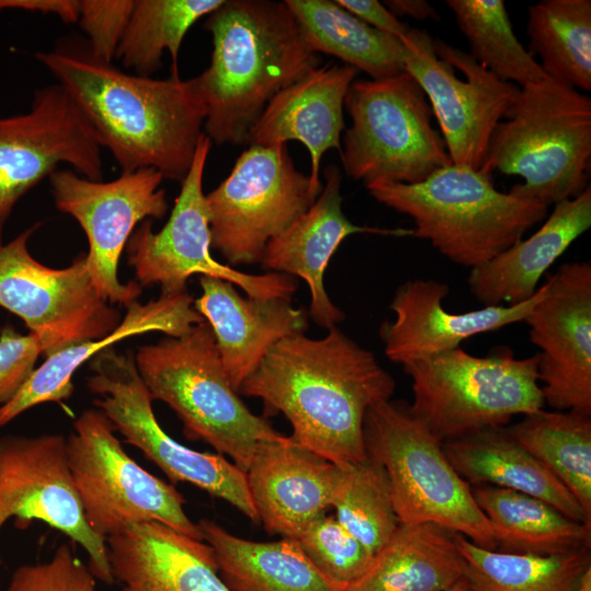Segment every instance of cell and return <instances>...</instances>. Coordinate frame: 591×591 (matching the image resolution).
I'll return each instance as SVG.
<instances>
[{
  "instance_id": "obj_17",
  "label": "cell",
  "mask_w": 591,
  "mask_h": 591,
  "mask_svg": "<svg viewBox=\"0 0 591 591\" xmlns=\"http://www.w3.org/2000/svg\"><path fill=\"white\" fill-rule=\"evenodd\" d=\"M100 138L58 83L34 93L25 114L0 118V245L5 222L21 197L59 163L90 179L103 177Z\"/></svg>"
},
{
  "instance_id": "obj_21",
  "label": "cell",
  "mask_w": 591,
  "mask_h": 591,
  "mask_svg": "<svg viewBox=\"0 0 591 591\" xmlns=\"http://www.w3.org/2000/svg\"><path fill=\"white\" fill-rule=\"evenodd\" d=\"M344 472L291 437L262 442L245 472L258 521L270 534L297 540L332 507Z\"/></svg>"
},
{
  "instance_id": "obj_24",
  "label": "cell",
  "mask_w": 591,
  "mask_h": 591,
  "mask_svg": "<svg viewBox=\"0 0 591 591\" xmlns=\"http://www.w3.org/2000/svg\"><path fill=\"white\" fill-rule=\"evenodd\" d=\"M199 285L201 294L194 306L210 326L237 393L277 343L308 329L305 311L290 300L242 297L233 283L209 276H200Z\"/></svg>"
},
{
  "instance_id": "obj_42",
  "label": "cell",
  "mask_w": 591,
  "mask_h": 591,
  "mask_svg": "<svg viewBox=\"0 0 591 591\" xmlns=\"http://www.w3.org/2000/svg\"><path fill=\"white\" fill-rule=\"evenodd\" d=\"M42 346L33 333L22 335L13 326L0 331V407L9 403L36 369Z\"/></svg>"
},
{
  "instance_id": "obj_41",
  "label": "cell",
  "mask_w": 591,
  "mask_h": 591,
  "mask_svg": "<svg viewBox=\"0 0 591 591\" xmlns=\"http://www.w3.org/2000/svg\"><path fill=\"white\" fill-rule=\"evenodd\" d=\"M135 0H81L79 23L91 53L112 62L129 22Z\"/></svg>"
},
{
  "instance_id": "obj_14",
  "label": "cell",
  "mask_w": 591,
  "mask_h": 591,
  "mask_svg": "<svg viewBox=\"0 0 591 591\" xmlns=\"http://www.w3.org/2000/svg\"><path fill=\"white\" fill-rule=\"evenodd\" d=\"M90 369L88 387L96 395L94 405L126 442L138 448L172 482L193 484L258 521L244 471L219 453L199 452L178 443L161 428L132 355L109 347L92 358Z\"/></svg>"
},
{
  "instance_id": "obj_8",
  "label": "cell",
  "mask_w": 591,
  "mask_h": 591,
  "mask_svg": "<svg viewBox=\"0 0 591 591\" xmlns=\"http://www.w3.org/2000/svg\"><path fill=\"white\" fill-rule=\"evenodd\" d=\"M537 363V354L476 357L460 347L410 361L403 364L414 394L409 412L442 443L502 427L545 405Z\"/></svg>"
},
{
  "instance_id": "obj_15",
  "label": "cell",
  "mask_w": 591,
  "mask_h": 591,
  "mask_svg": "<svg viewBox=\"0 0 591 591\" xmlns=\"http://www.w3.org/2000/svg\"><path fill=\"white\" fill-rule=\"evenodd\" d=\"M35 228L0 245V306L22 318L49 357L107 335L121 317L93 283L84 255L58 269L30 254Z\"/></svg>"
},
{
  "instance_id": "obj_3",
  "label": "cell",
  "mask_w": 591,
  "mask_h": 591,
  "mask_svg": "<svg viewBox=\"0 0 591 591\" xmlns=\"http://www.w3.org/2000/svg\"><path fill=\"white\" fill-rule=\"evenodd\" d=\"M209 66L195 77L206 106L204 134L223 146L247 144L267 104L320 66L285 1L224 0L204 24Z\"/></svg>"
},
{
  "instance_id": "obj_39",
  "label": "cell",
  "mask_w": 591,
  "mask_h": 591,
  "mask_svg": "<svg viewBox=\"0 0 591 591\" xmlns=\"http://www.w3.org/2000/svg\"><path fill=\"white\" fill-rule=\"evenodd\" d=\"M297 542L313 566L343 590L363 575L372 559L367 548L335 517L316 518Z\"/></svg>"
},
{
  "instance_id": "obj_40",
  "label": "cell",
  "mask_w": 591,
  "mask_h": 591,
  "mask_svg": "<svg viewBox=\"0 0 591 591\" xmlns=\"http://www.w3.org/2000/svg\"><path fill=\"white\" fill-rule=\"evenodd\" d=\"M3 591H99L96 578L68 544L40 563L19 566Z\"/></svg>"
},
{
  "instance_id": "obj_30",
  "label": "cell",
  "mask_w": 591,
  "mask_h": 591,
  "mask_svg": "<svg viewBox=\"0 0 591 591\" xmlns=\"http://www.w3.org/2000/svg\"><path fill=\"white\" fill-rule=\"evenodd\" d=\"M198 526L229 591H345L313 566L297 540L250 541L208 519Z\"/></svg>"
},
{
  "instance_id": "obj_12",
  "label": "cell",
  "mask_w": 591,
  "mask_h": 591,
  "mask_svg": "<svg viewBox=\"0 0 591 591\" xmlns=\"http://www.w3.org/2000/svg\"><path fill=\"white\" fill-rule=\"evenodd\" d=\"M212 142L202 134L181 192L164 227L154 232L147 219L134 231L126 250L140 286L159 285L161 294L186 292L195 274L219 278L240 287L255 299L291 300L298 286L294 277L281 273L247 274L215 259L210 253L209 215L202 181Z\"/></svg>"
},
{
  "instance_id": "obj_32",
  "label": "cell",
  "mask_w": 591,
  "mask_h": 591,
  "mask_svg": "<svg viewBox=\"0 0 591 591\" xmlns=\"http://www.w3.org/2000/svg\"><path fill=\"white\" fill-rule=\"evenodd\" d=\"M315 53L339 58L372 80L405 71L401 39L378 31L332 0H283Z\"/></svg>"
},
{
  "instance_id": "obj_35",
  "label": "cell",
  "mask_w": 591,
  "mask_h": 591,
  "mask_svg": "<svg viewBox=\"0 0 591 591\" xmlns=\"http://www.w3.org/2000/svg\"><path fill=\"white\" fill-rule=\"evenodd\" d=\"M529 53L543 71L573 89L591 90V1L543 0L529 7Z\"/></svg>"
},
{
  "instance_id": "obj_28",
  "label": "cell",
  "mask_w": 591,
  "mask_h": 591,
  "mask_svg": "<svg viewBox=\"0 0 591 591\" xmlns=\"http://www.w3.org/2000/svg\"><path fill=\"white\" fill-rule=\"evenodd\" d=\"M442 448L453 468L471 486L491 485L535 497L591 528V521L571 493L518 444L505 426L443 442Z\"/></svg>"
},
{
  "instance_id": "obj_34",
  "label": "cell",
  "mask_w": 591,
  "mask_h": 591,
  "mask_svg": "<svg viewBox=\"0 0 591 591\" xmlns=\"http://www.w3.org/2000/svg\"><path fill=\"white\" fill-rule=\"evenodd\" d=\"M506 429L565 485L591 521V416L542 408Z\"/></svg>"
},
{
  "instance_id": "obj_11",
  "label": "cell",
  "mask_w": 591,
  "mask_h": 591,
  "mask_svg": "<svg viewBox=\"0 0 591 591\" xmlns=\"http://www.w3.org/2000/svg\"><path fill=\"white\" fill-rule=\"evenodd\" d=\"M317 196L309 175L294 166L287 143L248 146L230 174L206 195L211 247L230 267L259 263L268 242Z\"/></svg>"
},
{
  "instance_id": "obj_37",
  "label": "cell",
  "mask_w": 591,
  "mask_h": 591,
  "mask_svg": "<svg viewBox=\"0 0 591 591\" xmlns=\"http://www.w3.org/2000/svg\"><path fill=\"white\" fill-rule=\"evenodd\" d=\"M470 55L502 81L520 88L548 76L513 33L502 0H447Z\"/></svg>"
},
{
  "instance_id": "obj_44",
  "label": "cell",
  "mask_w": 591,
  "mask_h": 591,
  "mask_svg": "<svg viewBox=\"0 0 591 591\" xmlns=\"http://www.w3.org/2000/svg\"><path fill=\"white\" fill-rule=\"evenodd\" d=\"M16 9L31 12L51 13L65 23H77L80 1L77 0H0V11Z\"/></svg>"
},
{
  "instance_id": "obj_38",
  "label": "cell",
  "mask_w": 591,
  "mask_h": 591,
  "mask_svg": "<svg viewBox=\"0 0 591 591\" xmlns=\"http://www.w3.org/2000/svg\"><path fill=\"white\" fill-rule=\"evenodd\" d=\"M332 508L337 521L372 555L390 541L399 525L386 473L367 459L345 468Z\"/></svg>"
},
{
  "instance_id": "obj_25",
  "label": "cell",
  "mask_w": 591,
  "mask_h": 591,
  "mask_svg": "<svg viewBox=\"0 0 591 591\" xmlns=\"http://www.w3.org/2000/svg\"><path fill=\"white\" fill-rule=\"evenodd\" d=\"M106 547L119 591H229L211 546L162 523L130 525Z\"/></svg>"
},
{
  "instance_id": "obj_23",
  "label": "cell",
  "mask_w": 591,
  "mask_h": 591,
  "mask_svg": "<svg viewBox=\"0 0 591 591\" xmlns=\"http://www.w3.org/2000/svg\"><path fill=\"white\" fill-rule=\"evenodd\" d=\"M358 70L348 65L318 66L278 92L252 128L247 144L269 147L298 140L306 147L310 183L320 195L321 160L326 151H341L344 106Z\"/></svg>"
},
{
  "instance_id": "obj_47",
  "label": "cell",
  "mask_w": 591,
  "mask_h": 591,
  "mask_svg": "<svg viewBox=\"0 0 591 591\" xmlns=\"http://www.w3.org/2000/svg\"><path fill=\"white\" fill-rule=\"evenodd\" d=\"M447 591H472V590L468 587L467 582L464 580Z\"/></svg>"
},
{
  "instance_id": "obj_4",
  "label": "cell",
  "mask_w": 591,
  "mask_h": 591,
  "mask_svg": "<svg viewBox=\"0 0 591 591\" xmlns=\"http://www.w3.org/2000/svg\"><path fill=\"white\" fill-rule=\"evenodd\" d=\"M379 202L414 220L415 237L428 240L451 262L475 268L522 240L548 207L501 193L491 176L450 164L416 184L366 185Z\"/></svg>"
},
{
  "instance_id": "obj_2",
  "label": "cell",
  "mask_w": 591,
  "mask_h": 591,
  "mask_svg": "<svg viewBox=\"0 0 591 591\" xmlns=\"http://www.w3.org/2000/svg\"><path fill=\"white\" fill-rule=\"evenodd\" d=\"M35 58L79 105L121 173L153 169L164 179L183 182L207 114L195 78L130 74L73 40Z\"/></svg>"
},
{
  "instance_id": "obj_26",
  "label": "cell",
  "mask_w": 591,
  "mask_h": 591,
  "mask_svg": "<svg viewBox=\"0 0 591 591\" xmlns=\"http://www.w3.org/2000/svg\"><path fill=\"white\" fill-rule=\"evenodd\" d=\"M126 308L127 312L119 325L107 335L46 357L18 394L0 407V427L35 405L68 398L73 391L72 375L76 370L115 343L150 332L178 337L205 321L187 292L177 296L160 294L147 303L136 300Z\"/></svg>"
},
{
  "instance_id": "obj_10",
  "label": "cell",
  "mask_w": 591,
  "mask_h": 591,
  "mask_svg": "<svg viewBox=\"0 0 591 591\" xmlns=\"http://www.w3.org/2000/svg\"><path fill=\"white\" fill-rule=\"evenodd\" d=\"M70 475L90 528L105 541L130 525L159 522L204 541L174 486L143 470L123 449L100 409H86L66 438Z\"/></svg>"
},
{
  "instance_id": "obj_33",
  "label": "cell",
  "mask_w": 591,
  "mask_h": 591,
  "mask_svg": "<svg viewBox=\"0 0 591 591\" xmlns=\"http://www.w3.org/2000/svg\"><path fill=\"white\" fill-rule=\"evenodd\" d=\"M454 540L472 591H573L591 567L589 547L541 556L486 549L457 533Z\"/></svg>"
},
{
  "instance_id": "obj_6",
  "label": "cell",
  "mask_w": 591,
  "mask_h": 591,
  "mask_svg": "<svg viewBox=\"0 0 591 591\" xmlns=\"http://www.w3.org/2000/svg\"><path fill=\"white\" fill-rule=\"evenodd\" d=\"M134 358L152 401L176 413L185 436L207 442L242 471L262 442L282 434L239 397L206 321L182 336L139 347Z\"/></svg>"
},
{
  "instance_id": "obj_18",
  "label": "cell",
  "mask_w": 591,
  "mask_h": 591,
  "mask_svg": "<svg viewBox=\"0 0 591 591\" xmlns=\"http://www.w3.org/2000/svg\"><path fill=\"white\" fill-rule=\"evenodd\" d=\"M11 518L59 530L86 552L96 579L115 583L106 541L90 528L74 488L63 436L0 438V530Z\"/></svg>"
},
{
  "instance_id": "obj_19",
  "label": "cell",
  "mask_w": 591,
  "mask_h": 591,
  "mask_svg": "<svg viewBox=\"0 0 591 591\" xmlns=\"http://www.w3.org/2000/svg\"><path fill=\"white\" fill-rule=\"evenodd\" d=\"M523 322L537 354L544 403L591 416V264H563Z\"/></svg>"
},
{
  "instance_id": "obj_9",
  "label": "cell",
  "mask_w": 591,
  "mask_h": 591,
  "mask_svg": "<svg viewBox=\"0 0 591 591\" xmlns=\"http://www.w3.org/2000/svg\"><path fill=\"white\" fill-rule=\"evenodd\" d=\"M351 117L340 159L346 174L373 182L416 184L452 164L432 109L407 71L379 80L354 81L345 97Z\"/></svg>"
},
{
  "instance_id": "obj_1",
  "label": "cell",
  "mask_w": 591,
  "mask_h": 591,
  "mask_svg": "<svg viewBox=\"0 0 591 591\" xmlns=\"http://www.w3.org/2000/svg\"><path fill=\"white\" fill-rule=\"evenodd\" d=\"M395 387L375 356L335 326L322 338L281 339L239 394L262 399L267 415L287 418L294 441L349 468L367 459V412L390 401Z\"/></svg>"
},
{
  "instance_id": "obj_45",
  "label": "cell",
  "mask_w": 591,
  "mask_h": 591,
  "mask_svg": "<svg viewBox=\"0 0 591 591\" xmlns=\"http://www.w3.org/2000/svg\"><path fill=\"white\" fill-rule=\"evenodd\" d=\"M383 4L394 16H409L416 20H438L434 8L425 0H385Z\"/></svg>"
},
{
  "instance_id": "obj_7",
  "label": "cell",
  "mask_w": 591,
  "mask_h": 591,
  "mask_svg": "<svg viewBox=\"0 0 591 591\" xmlns=\"http://www.w3.org/2000/svg\"><path fill=\"white\" fill-rule=\"evenodd\" d=\"M363 437L367 456L386 473L399 524L433 523L483 548L497 549L495 529L471 485L407 404L390 399L370 407Z\"/></svg>"
},
{
  "instance_id": "obj_31",
  "label": "cell",
  "mask_w": 591,
  "mask_h": 591,
  "mask_svg": "<svg viewBox=\"0 0 591 591\" xmlns=\"http://www.w3.org/2000/svg\"><path fill=\"white\" fill-rule=\"evenodd\" d=\"M473 497L493 524L497 549L560 555L591 546V528L535 497L491 485H472Z\"/></svg>"
},
{
  "instance_id": "obj_43",
  "label": "cell",
  "mask_w": 591,
  "mask_h": 591,
  "mask_svg": "<svg viewBox=\"0 0 591 591\" xmlns=\"http://www.w3.org/2000/svg\"><path fill=\"white\" fill-rule=\"evenodd\" d=\"M345 10L369 26L402 39L409 27L376 0H335Z\"/></svg>"
},
{
  "instance_id": "obj_36",
  "label": "cell",
  "mask_w": 591,
  "mask_h": 591,
  "mask_svg": "<svg viewBox=\"0 0 591 591\" xmlns=\"http://www.w3.org/2000/svg\"><path fill=\"white\" fill-rule=\"evenodd\" d=\"M223 1L136 0L115 57L136 74L151 77L167 51L172 59L171 78H179L177 60L186 33Z\"/></svg>"
},
{
  "instance_id": "obj_29",
  "label": "cell",
  "mask_w": 591,
  "mask_h": 591,
  "mask_svg": "<svg viewBox=\"0 0 591 591\" xmlns=\"http://www.w3.org/2000/svg\"><path fill=\"white\" fill-rule=\"evenodd\" d=\"M452 531L433 523L399 524L345 591H447L464 581Z\"/></svg>"
},
{
  "instance_id": "obj_22",
  "label": "cell",
  "mask_w": 591,
  "mask_h": 591,
  "mask_svg": "<svg viewBox=\"0 0 591 591\" xmlns=\"http://www.w3.org/2000/svg\"><path fill=\"white\" fill-rule=\"evenodd\" d=\"M325 184L313 205L285 231L271 239L259 264L268 273L303 279L310 290V315L318 326H337L344 312L329 299L324 285L328 263L341 242L357 233L412 236L413 229H381L357 225L345 216L341 205V172L336 164L324 170Z\"/></svg>"
},
{
  "instance_id": "obj_20",
  "label": "cell",
  "mask_w": 591,
  "mask_h": 591,
  "mask_svg": "<svg viewBox=\"0 0 591 591\" xmlns=\"http://www.w3.org/2000/svg\"><path fill=\"white\" fill-rule=\"evenodd\" d=\"M548 291L545 281L534 296L515 305L484 306L463 313L444 310L449 286L434 279H414L395 291L390 309L395 317L379 329L385 356L405 364L460 347L475 335L523 322Z\"/></svg>"
},
{
  "instance_id": "obj_46",
  "label": "cell",
  "mask_w": 591,
  "mask_h": 591,
  "mask_svg": "<svg viewBox=\"0 0 591 591\" xmlns=\"http://www.w3.org/2000/svg\"><path fill=\"white\" fill-rule=\"evenodd\" d=\"M573 591H591V567L584 571Z\"/></svg>"
},
{
  "instance_id": "obj_16",
  "label": "cell",
  "mask_w": 591,
  "mask_h": 591,
  "mask_svg": "<svg viewBox=\"0 0 591 591\" xmlns=\"http://www.w3.org/2000/svg\"><path fill=\"white\" fill-rule=\"evenodd\" d=\"M49 179L56 207L76 219L88 237L84 257L95 287L111 304L136 301L141 286L120 282L118 263L137 224L162 219L169 210L162 174L141 169L104 182L66 169L54 171Z\"/></svg>"
},
{
  "instance_id": "obj_5",
  "label": "cell",
  "mask_w": 591,
  "mask_h": 591,
  "mask_svg": "<svg viewBox=\"0 0 591 591\" xmlns=\"http://www.w3.org/2000/svg\"><path fill=\"white\" fill-rule=\"evenodd\" d=\"M480 169L519 175L509 194L549 207L580 195L591 162V100L547 77L520 88Z\"/></svg>"
},
{
  "instance_id": "obj_13",
  "label": "cell",
  "mask_w": 591,
  "mask_h": 591,
  "mask_svg": "<svg viewBox=\"0 0 591 591\" xmlns=\"http://www.w3.org/2000/svg\"><path fill=\"white\" fill-rule=\"evenodd\" d=\"M401 40L405 71L429 99L452 164L479 171L491 135L517 102L520 86L426 30L409 28Z\"/></svg>"
},
{
  "instance_id": "obj_27",
  "label": "cell",
  "mask_w": 591,
  "mask_h": 591,
  "mask_svg": "<svg viewBox=\"0 0 591 591\" xmlns=\"http://www.w3.org/2000/svg\"><path fill=\"white\" fill-rule=\"evenodd\" d=\"M591 227V188L554 205L541 228L487 263L472 268L468 286L484 306L531 299L538 281L570 244Z\"/></svg>"
}]
</instances>
